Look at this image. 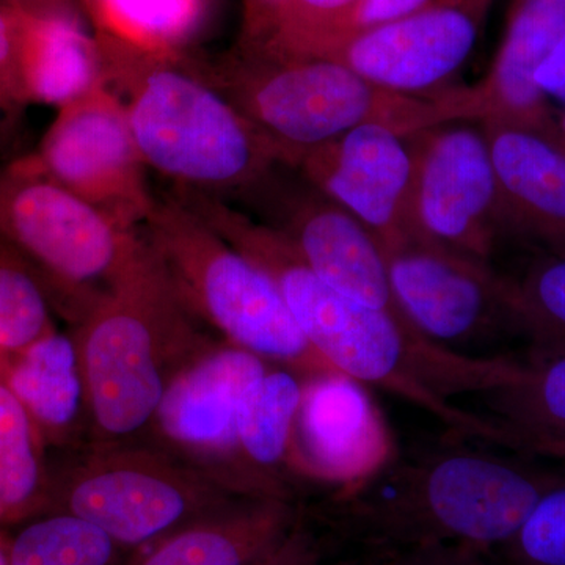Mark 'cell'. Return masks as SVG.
Returning <instances> with one entry per match:
<instances>
[{
  "label": "cell",
  "mask_w": 565,
  "mask_h": 565,
  "mask_svg": "<svg viewBox=\"0 0 565 565\" xmlns=\"http://www.w3.org/2000/svg\"><path fill=\"white\" fill-rule=\"evenodd\" d=\"M385 258L396 302L426 340L479 356L478 349L505 330L522 333L512 282L489 263L416 241Z\"/></svg>",
  "instance_id": "10"
},
{
  "label": "cell",
  "mask_w": 565,
  "mask_h": 565,
  "mask_svg": "<svg viewBox=\"0 0 565 565\" xmlns=\"http://www.w3.org/2000/svg\"><path fill=\"white\" fill-rule=\"evenodd\" d=\"M492 0H433L403 20L337 44L322 58L385 90L438 88L470 57Z\"/></svg>",
  "instance_id": "14"
},
{
  "label": "cell",
  "mask_w": 565,
  "mask_h": 565,
  "mask_svg": "<svg viewBox=\"0 0 565 565\" xmlns=\"http://www.w3.org/2000/svg\"><path fill=\"white\" fill-rule=\"evenodd\" d=\"M163 449L96 444L63 479L61 512L88 520L122 546L167 535L244 500Z\"/></svg>",
  "instance_id": "8"
},
{
  "label": "cell",
  "mask_w": 565,
  "mask_h": 565,
  "mask_svg": "<svg viewBox=\"0 0 565 565\" xmlns=\"http://www.w3.org/2000/svg\"><path fill=\"white\" fill-rule=\"evenodd\" d=\"M0 565H10L9 556H7V546L0 544Z\"/></svg>",
  "instance_id": "40"
},
{
  "label": "cell",
  "mask_w": 565,
  "mask_h": 565,
  "mask_svg": "<svg viewBox=\"0 0 565 565\" xmlns=\"http://www.w3.org/2000/svg\"><path fill=\"white\" fill-rule=\"evenodd\" d=\"M550 457H555V459L559 460L561 463L564 465L565 468V449H561V451L553 452Z\"/></svg>",
  "instance_id": "41"
},
{
  "label": "cell",
  "mask_w": 565,
  "mask_h": 565,
  "mask_svg": "<svg viewBox=\"0 0 565 565\" xmlns=\"http://www.w3.org/2000/svg\"><path fill=\"white\" fill-rule=\"evenodd\" d=\"M486 396L512 448L542 456L565 449V353L515 360L508 381Z\"/></svg>",
  "instance_id": "23"
},
{
  "label": "cell",
  "mask_w": 565,
  "mask_h": 565,
  "mask_svg": "<svg viewBox=\"0 0 565 565\" xmlns=\"http://www.w3.org/2000/svg\"><path fill=\"white\" fill-rule=\"evenodd\" d=\"M191 65L273 141L285 167L364 125L411 137L449 122L479 120L473 87L404 95L326 58L286 57L253 46L214 66Z\"/></svg>",
  "instance_id": "4"
},
{
  "label": "cell",
  "mask_w": 565,
  "mask_h": 565,
  "mask_svg": "<svg viewBox=\"0 0 565 565\" xmlns=\"http://www.w3.org/2000/svg\"><path fill=\"white\" fill-rule=\"evenodd\" d=\"M44 438L0 362V520L29 514L46 497Z\"/></svg>",
  "instance_id": "24"
},
{
  "label": "cell",
  "mask_w": 565,
  "mask_h": 565,
  "mask_svg": "<svg viewBox=\"0 0 565 565\" xmlns=\"http://www.w3.org/2000/svg\"><path fill=\"white\" fill-rule=\"evenodd\" d=\"M282 2L285 0H247V28L256 44L274 31Z\"/></svg>",
  "instance_id": "36"
},
{
  "label": "cell",
  "mask_w": 565,
  "mask_h": 565,
  "mask_svg": "<svg viewBox=\"0 0 565 565\" xmlns=\"http://www.w3.org/2000/svg\"><path fill=\"white\" fill-rule=\"evenodd\" d=\"M430 2L433 0H356L355 6L352 7L343 24H341L337 39L323 51L319 58H322L337 44L353 39V36L362 35L364 32L374 31V29L382 28V25L390 24V22L403 20L408 14L429 6Z\"/></svg>",
  "instance_id": "31"
},
{
  "label": "cell",
  "mask_w": 565,
  "mask_h": 565,
  "mask_svg": "<svg viewBox=\"0 0 565 565\" xmlns=\"http://www.w3.org/2000/svg\"><path fill=\"white\" fill-rule=\"evenodd\" d=\"M121 548L88 520L57 512L14 535L7 556L10 565H120Z\"/></svg>",
  "instance_id": "25"
},
{
  "label": "cell",
  "mask_w": 565,
  "mask_h": 565,
  "mask_svg": "<svg viewBox=\"0 0 565 565\" xmlns=\"http://www.w3.org/2000/svg\"><path fill=\"white\" fill-rule=\"evenodd\" d=\"M139 232L195 321L300 377L341 374L294 321L270 275L178 196L156 200Z\"/></svg>",
  "instance_id": "6"
},
{
  "label": "cell",
  "mask_w": 565,
  "mask_h": 565,
  "mask_svg": "<svg viewBox=\"0 0 565 565\" xmlns=\"http://www.w3.org/2000/svg\"><path fill=\"white\" fill-rule=\"evenodd\" d=\"M511 282L516 319L533 352L565 353V255L550 253Z\"/></svg>",
  "instance_id": "28"
},
{
  "label": "cell",
  "mask_w": 565,
  "mask_h": 565,
  "mask_svg": "<svg viewBox=\"0 0 565 565\" xmlns=\"http://www.w3.org/2000/svg\"><path fill=\"white\" fill-rule=\"evenodd\" d=\"M25 158L126 228L139 230L158 200L125 104L106 84L61 107L39 151Z\"/></svg>",
  "instance_id": "9"
},
{
  "label": "cell",
  "mask_w": 565,
  "mask_h": 565,
  "mask_svg": "<svg viewBox=\"0 0 565 565\" xmlns=\"http://www.w3.org/2000/svg\"><path fill=\"white\" fill-rule=\"evenodd\" d=\"M0 95L28 106L18 65L17 11L9 6L0 7Z\"/></svg>",
  "instance_id": "32"
},
{
  "label": "cell",
  "mask_w": 565,
  "mask_h": 565,
  "mask_svg": "<svg viewBox=\"0 0 565 565\" xmlns=\"http://www.w3.org/2000/svg\"><path fill=\"white\" fill-rule=\"evenodd\" d=\"M356 0H285L274 31L255 46L286 57L319 58Z\"/></svg>",
  "instance_id": "29"
},
{
  "label": "cell",
  "mask_w": 565,
  "mask_h": 565,
  "mask_svg": "<svg viewBox=\"0 0 565 565\" xmlns=\"http://www.w3.org/2000/svg\"><path fill=\"white\" fill-rule=\"evenodd\" d=\"M411 140L414 241L490 263L498 234L505 228L484 132L449 122Z\"/></svg>",
  "instance_id": "11"
},
{
  "label": "cell",
  "mask_w": 565,
  "mask_h": 565,
  "mask_svg": "<svg viewBox=\"0 0 565 565\" xmlns=\"http://www.w3.org/2000/svg\"><path fill=\"white\" fill-rule=\"evenodd\" d=\"M270 364L230 343H215L193 360L167 388L152 422L161 449L234 493L264 498L241 457L237 415Z\"/></svg>",
  "instance_id": "12"
},
{
  "label": "cell",
  "mask_w": 565,
  "mask_h": 565,
  "mask_svg": "<svg viewBox=\"0 0 565 565\" xmlns=\"http://www.w3.org/2000/svg\"><path fill=\"white\" fill-rule=\"evenodd\" d=\"M535 84L545 96L565 103V32L535 74Z\"/></svg>",
  "instance_id": "34"
},
{
  "label": "cell",
  "mask_w": 565,
  "mask_h": 565,
  "mask_svg": "<svg viewBox=\"0 0 565 565\" xmlns=\"http://www.w3.org/2000/svg\"><path fill=\"white\" fill-rule=\"evenodd\" d=\"M305 379L270 364L245 393L237 415V445L248 475L264 498L289 500L285 471L291 470L294 423Z\"/></svg>",
  "instance_id": "21"
},
{
  "label": "cell",
  "mask_w": 565,
  "mask_h": 565,
  "mask_svg": "<svg viewBox=\"0 0 565 565\" xmlns=\"http://www.w3.org/2000/svg\"><path fill=\"white\" fill-rule=\"evenodd\" d=\"M96 444H129L152 426L174 377L210 351L150 248L96 299L74 334Z\"/></svg>",
  "instance_id": "5"
},
{
  "label": "cell",
  "mask_w": 565,
  "mask_h": 565,
  "mask_svg": "<svg viewBox=\"0 0 565 565\" xmlns=\"http://www.w3.org/2000/svg\"><path fill=\"white\" fill-rule=\"evenodd\" d=\"M321 555L315 546V541L300 530H294L281 548L259 565H321Z\"/></svg>",
  "instance_id": "35"
},
{
  "label": "cell",
  "mask_w": 565,
  "mask_h": 565,
  "mask_svg": "<svg viewBox=\"0 0 565 565\" xmlns=\"http://www.w3.org/2000/svg\"><path fill=\"white\" fill-rule=\"evenodd\" d=\"M292 169L374 234L385 255L414 241L411 137L364 125L299 156Z\"/></svg>",
  "instance_id": "13"
},
{
  "label": "cell",
  "mask_w": 565,
  "mask_h": 565,
  "mask_svg": "<svg viewBox=\"0 0 565 565\" xmlns=\"http://www.w3.org/2000/svg\"><path fill=\"white\" fill-rule=\"evenodd\" d=\"M98 41L104 82L125 104L145 166L174 191L218 200L252 195L282 166L273 141L191 63Z\"/></svg>",
  "instance_id": "3"
},
{
  "label": "cell",
  "mask_w": 565,
  "mask_h": 565,
  "mask_svg": "<svg viewBox=\"0 0 565 565\" xmlns=\"http://www.w3.org/2000/svg\"><path fill=\"white\" fill-rule=\"evenodd\" d=\"M393 455L392 435L363 384L344 374L305 381L291 470L340 490L367 478Z\"/></svg>",
  "instance_id": "16"
},
{
  "label": "cell",
  "mask_w": 565,
  "mask_h": 565,
  "mask_svg": "<svg viewBox=\"0 0 565 565\" xmlns=\"http://www.w3.org/2000/svg\"><path fill=\"white\" fill-rule=\"evenodd\" d=\"M3 373L44 444L61 441L85 405L74 338L54 330L17 352H0Z\"/></svg>",
  "instance_id": "22"
},
{
  "label": "cell",
  "mask_w": 565,
  "mask_h": 565,
  "mask_svg": "<svg viewBox=\"0 0 565 565\" xmlns=\"http://www.w3.org/2000/svg\"><path fill=\"white\" fill-rule=\"evenodd\" d=\"M564 32L565 0H515L492 68L475 85L481 121L503 120L555 132V115L535 84V74Z\"/></svg>",
  "instance_id": "18"
},
{
  "label": "cell",
  "mask_w": 565,
  "mask_h": 565,
  "mask_svg": "<svg viewBox=\"0 0 565 565\" xmlns=\"http://www.w3.org/2000/svg\"><path fill=\"white\" fill-rule=\"evenodd\" d=\"M21 104L10 102L6 96L0 95V137L9 131L11 121L17 117L18 111L22 109Z\"/></svg>",
  "instance_id": "38"
},
{
  "label": "cell",
  "mask_w": 565,
  "mask_h": 565,
  "mask_svg": "<svg viewBox=\"0 0 565 565\" xmlns=\"http://www.w3.org/2000/svg\"><path fill=\"white\" fill-rule=\"evenodd\" d=\"M275 174L252 193L267 200L269 222L264 223L285 234L307 266L334 291L408 322L394 297L385 253L374 234L307 181L280 184Z\"/></svg>",
  "instance_id": "15"
},
{
  "label": "cell",
  "mask_w": 565,
  "mask_h": 565,
  "mask_svg": "<svg viewBox=\"0 0 565 565\" xmlns=\"http://www.w3.org/2000/svg\"><path fill=\"white\" fill-rule=\"evenodd\" d=\"M0 237L32 264L54 311L76 326L147 250L139 230L120 225L28 158L0 166Z\"/></svg>",
  "instance_id": "7"
},
{
  "label": "cell",
  "mask_w": 565,
  "mask_h": 565,
  "mask_svg": "<svg viewBox=\"0 0 565 565\" xmlns=\"http://www.w3.org/2000/svg\"><path fill=\"white\" fill-rule=\"evenodd\" d=\"M555 132L557 139H559L561 143L565 147V111L555 117Z\"/></svg>",
  "instance_id": "39"
},
{
  "label": "cell",
  "mask_w": 565,
  "mask_h": 565,
  "mask_svg": "<svg viewBox=\"0 0 565 565\" xmlns=\"http://www.w3.org/2000/svg\"><path fill=\"white\" fill-rule=\"evenodd\" d=\"M203 0H95L104 39L150 54L174 55L200 20Z\"/></svg>",
  "instance_id": "26"
},
{
  "label": "cell",
  "mask_w": 565,
  "mask_h": 565,
  "mask_svg": "<svg viewBox=\"0 0 565 565\" xmlns=\"http://www.w3.org/2000/svg\"><path fill=\"white\" fill-rule=\"evenodd\" d=\"M296 530L289 500L244 498L167 535L136 565H259Z\"/></svg>",
  "instance_id": "19"
},
{
  "label": "cell",
  "mask_w": 565,
  "mask_h": 565,
  "mask_svg": "<svg viewBox=\"0 0 565 565\" xmlns=\"http://www.w3.org/2000/svg\"><path fill=\"white\" fill-rule=\"evenodd\" d=\"M343 565H352V564H343Z\"/></svg>",
  "instance_id": "43"
},
{
  "label": "cell",
  "mask_w": 565,
  "mask_h": 565,
  "mask_svg": "<svg viewBox=\"0 0 565 565\" xmlns=\"http://www.w3.org/2000/svg\"><path fill=\"white\" fill-rule=\"evenodd\" d=\"M50 294L31 263L0 237V352H17L54 332Z\"/></svg>",
  "instance_id": "27"
},
{
  "label": "cell",
  "mask_w": 565,
  "mask_h": 565,
  "mask_svg": "<svg viewBox=\"0 0 565 565\" xmlns=\"http://www.w3.org/2000/svg\"><path fill=\"white\" fill-rule=\"evenodd\" d=\"M497 553L509 565H565V481L537 501L514 537Z\"/></svg>",
  "instance_id": "30"
},
{
  "label": "cell",
  "mask_w": 565,
  "mask_h": 565,
  "mask_svg": "<svg viewBox=\"0 0 565 565\" xmlns=\"http://www.w3.org/2000/svg\"><path fill=\"white\" fill-rule=\"evenodd\" d=\"M565 478L522 460L446 445L394 455L330 500L334 534L348 563H370L427 546H463L494 555L534 505Z\"/></svg>",
  "instance_id": "2"
},
{
  "label": "cell",
  "mask_w": 565,
  "mask_h": 565,
  "mask_svg": "<svg viewBox=\"0 0 565 565\" xmlns=\"http://www.w3.org/2000/svg\"><path fill=\"white\" fill-rule=\"evenodd\" d=\"M11 2H13V0H7V6L11 7Z\"/></svg>",
  "instance_id": "42"
},
{
  "label": "cell",
  "mask_w": 565,
  "mask_h": 565,
  "mask_svg": "<svg viewBox=\"0 0 565 565\" xmlns=\"http://www.w3.org/2000/svg\"><path fill=\"white\" fill-rule=\"evenodd\" d=\"M65 2L66 0H13L11 7L40 14L66 13L63 9Z\"/></svg>",
  "instance_id": "37"
},
{
  "label": "cell",
  "mask_w": 565,
  "mask_h": 565,
  "mask_svg": "<svg viewBox=\"0 0 565 565\" xmlns=\"http://www.w3.org/2000/svg\"><path fill=\"white\" fill-rule=\"evenodd\" d=\"M18 65L25 103L61 107L104 82L99 41L68 13L17 9Z\"/></svg>",
  "instance_id": "20"
},
{
  "label": "cell",
  "mask_w": 565,
  "mask_h": 565,
  "mask_svg": "<svg viewBox=\"0 0 565 565\" xmlns=\"http://www.w3.org/2000/svg\"><path fill=\"white\" fill-rule=\"evenodd\" d=\"M182 200L270 275L308 343L334 370L403 397L459 437L505 445L503 430L492 419L462 411L451 397L486 394L503 385L514 359L448 351L403 319L334 291L274 226L255 221L225 200L196 193Z\"/></svg>",
  "instance_id": "1"
},
{
  "label": "cell",
  "mask_w": 565,
  "mask_h": 565,
  "mask_svg": "<svg viewBox=\"0 0 565 565\" xmlns=\"http://www.w3.org/2000/svg\"><path fill=\"white\" fill-rule=\"evenodd\" d=\"M492 158L505 232L565 255V147L556 132L481 121Z\"/></svg>",
  "instance_id": "17"
},
{
  "label": "cell",
  "mask_w": 565,
  "mask_h": 565,
  "mask_svg": "<svg viewBox=\"0 0 565 565\" xmlns=\"http://www.w3.org/2000/svg\"><path fill=\"white\" fill-rule=\"evenodd\" d=\"M490 553L463 546H427L353 565H493Z\"/></svg>",
  "instance_id": "33"
}]
</instances>
